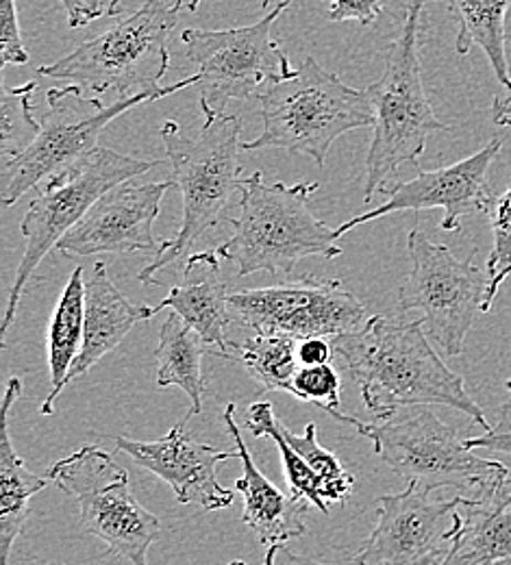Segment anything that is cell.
Wrapping results in <instances>:
<instances>
[{"instance_id": "cell-8", "label": "cell", "mask_w": 511, "mask_h": 565, "mask_svg": "<svg viewBox=\"0 0 511 565\" xmlns=\"http://www.w3.org/2000/svg\"><path fill=\"white\" fill-rule=\"evenodd\" d=\"M201 76L192 74L174 85L159 87L105 105L100 98H87L83 87L71 85L64 89H49V111L42 116V131L35 141L18 157L4 161V190L2 205L11 207L26 192L66 170L96 150L100 134L123 114L138 105L177 94L190 85H199Z\"/></svg>"}, {"instance_id": "cell-30", "label": "cell", "mask_w": 511, "mask_h": 565, "mask_svg": "<svg viewBox=\"0 0 511 565\" xmlns=\"http://www.w3.org/2000/svg\"><path fill=\"white\" fill-rule=\"evenodd\" d=\"M492 224V250L488 257V296L483 302V313L494 305L501 285L511 277V181L510 188L494 199L488 210Z\"/></svg>"}, {"instance_id": "cell-13", "label": "cell", "mask_w": 511, "mask_h": 565, "mask_svg": "<svg viewBox=\"0 0 511 565\" xmlns=\"http://www.w3.org/2000/svg\"><path fill=\"white\" fill-rule=\"evenodd\" d=\"M228 311L257 335H281L294 342L338 338L364 324V302L338 279L302 275L273 287L228 294Z\"/></svg>"}, {"instance_id": "cell-1", "label": "cell", "mask_w": 511, "mask_h": 565, "mask_svg": "<svg viewBox=\"0 0 511 565\" xmlns=\"http://www.w3.org/2000/svg\"><path fill=\"white\" fill-rule=\"evenodd\" d=\"M362 392L365 409L381 420L398 409L444 405L490 430L483 409L466 392L464 379L448 370L429 342L423 320L372 316L360 329L331 338Z\"/></svg>"}, {"instance_id": "cell-37", "label": "cell", "mask_w": 511, "mask_h": 565, "mask_svg": "<svg viewBox=\"0 0 511 565\" xmlns=\"http://www.w3.org/2000/svg\"><path fill=\"white\" fill-rule=\"evenodd\" d=\"M264 565H327L311 559V557H305V555H296L288 546L284 544H277V546H268V553H266V559Z\"/></svg>"}, {"instance_id": "cell-25", "label": "cell", "mask_w": 511, "mask_h": 565, "mask_svg": "<svg viewBox=\"0 0 511 565\" xmlns=\"http://www.w3.org/2000/svg\"><path fill=\"white\" fill-rule=\"evenodd\" d=\"M85 273L74 268L66 282L57 309L49 329V365H51V392L40 409L42 416L55 414V401L68 385V374L83 349L85 335Z\"/></svg>"}, {"instance_id": "cell-41", "label": "cell", "mask_w": 511, "mask_h": 565, "mask_svg": "<svg viewBox=\"0 0 511 565\" xmlns=\"http://www.w3.org/2000/svg\"><path fill=\"white\" fill-rule=\"evenodd\" d=\"M226 565H246V564H244V562H231V564H226Z\"/></svg>"}, {"instance_id": "cell-18", "label": "cell", "mask_w": 511, "mask_h": 565, "mask_svg": "<svg viewBox=\"0 0 511 565\" xmlns=\"http://www.w3.org/2000/svg\"><path fill=\"white\" fill-rule=\"evenodd\" d=\"M224 426L239 452L242 477L235 481V488L244 495L242 520L248 529L255 531L262 544L277 546L305 535V518L309 513V504L305 498L286 495L277 486H273L262 470L255 466L248 446L242 437L239 426L235 424V405L228 403L224 407Z\"/></svg>"}, {"instance_id": "cell-3", "label": "cell", "mask_w": 511, "mask_h": 565, "mask_svg": "<svg viewBox=\"0 0 511 565\" xmlns=\"http://www.w3.org/2000/svg\"><path fill=\"white\" fill-rule=\"evenodd\" d=\"M159 136L172 163L174 188L183 196V220L179 233L172 239H163L155 262L138 273L145 285L157 282V273L177 264L203 233L226 222L222 212L244 181L239 116L226 111L205 116V125L194 138H183L181 127L168 120Z\"/></svg>"}, {"instance_id": "cell-17", "label": "cell", "mask_w": 511, "mask_h": 565, "mask_svg": "<svg viewBox=\"0 0 511 565\" xmlns=\"http://www.w3.org/2000/svg\"><path fill=\"white\" fill-rule=\"evenodd\" d=\"M190 414L174 424L170 433L157 441H138L125 435L116 437L120 452L129 455L140 468L163 479L179 500V504H199L205 511H220L233 504V492L222 488L219 466L231 459H239V452L219 450L199 441L185 430Z\"/></svg>"}, {"instance_id": "cell-15", "label": "cell", "mask_w": 511, "mask_h": 565, "mask_svg": "<svg viewBox=\"0 0 511 565\" xmlns=\"http://www.w3.org/2000/svg\"><path fill=\"white\" fill-rule=\"evenodd\" d=\"M503 148V140L494 138L479 152L444 166L438 170L418 168V177L407 183H396L387 188V201L370 212L360 213L353 220H347L336 228L338 239L349 231L362 226L365 222L379 220L383 215L398 212H423V210H444L441 228L459 231L461 220L475 213H488L494 203V194L488 183L490 168Z\"/></svg>"}, {"instance_id": "cell-35", "label": "cell", "mask_w": 511, "mask_h": 565, "mask_svg": "<svg viewBox=\"0 0 511 565\" xmlns=\"http://www.w3.org/2000/svg\"><path fill=\"white\" fill-rule=\"evenodd\" d=\"M71 29H83L103 15H109L111 0H62Z\"/></svg>"}, {"instance_id": "cell-34", "label": "cell", "mask_w": 511, "mask_h": 565, "mask_svg": "<svg viewBox=\"0 0 511 565\" xmlns=\"http://www.w3.org/2000/svg\"><path fill=\"white\" fill-rule=\"evenodd\" d=\"M270 0H262V9L266 11ZM383 11V0H333L329 9L331 22H358L370 26Z\"/></svg>"}, {"instance_id": "cell-4", "label": "cell", "mask_w": 511, "mask_h": 565, "mask_svg": "<svg viewBox=\"0 0 511 565\" xmlns=\"http://www.w3.org/2000/svg\"><path fill=\"white\" fill-rule=\"evenodd\" d=\"M425 2L409 0L398 38L385 49V71L365 94L374 109V138L365 157L364 203L387 190V181L405 163L418 166L432 134L448 131L439 122L423 83L418 33Z\"/></svg>"}, {"instance_id": "cell-23", "label": "cell", "mask_w": 511, "mask_h": 565, "mask_svg": "<svg viewBox=\"0 0 511 565\" xmlns=\"http://www.w3.org/2000/svg\"><path fill=\"white\" fill-rule=\"evenodd\" d=\"M457 22L455 51L466 57L475 46L481 49L490 68L503 87L511 89L508 62V20L511 0H441Z\"/></svg>"}, {"instance_id": "cell-20", "label": "cell", "mask_w": 511, "mask_h": 565, "mask_svg": "<svg viewBox=\"0 0 511 565\" xmlns=\"http://www.w3.org/2000/svg\"><path fill=\"white\" fill-rule=\"evenodd\" d=\"M152 316V307L131 302L107 277V264L96 262L85 279V335L68 383L87 374L103 356L118 349L138 322Z\"/></svg>"}, {"instance_id": "cell-2", "label": "cell", "mask_w": 511, "mask_h": 565, "mask_svg": "<svg viewBox=\"0 0 511 565\" xmlns=\"http://www.w3.org/2000/svg\"><path fill=\"white\" fill-rule=\"evenodd\" d=\"M316 190L318 183L311 181L266 183L264 172H253L239 188V215L226 217L233 235L214 248L216 255L237 268V277L292 275L305 257H340L344 250L336 228L309 210Z\"/></svg>"}, {"instance_id": "cell-24", "label": "cell", "mask_w": 511, "mask_h": 565, "mask_svg": "<svg viewBox=\"0 0 511 565\" xmlns=\"http://www.w3.org/2000/svg\"><path fill=\"white\" fill-rule=\"evenodd\" d=\"M207 344L203 338L177 313L172 311L159 331L157 356V387H181L190 398V416L203 412V398L207 392V381L203 374V354Z\"/></svg>"}, {"instance_id": "cell-26", "label": "cell", "mask_w": 511, "mask_h": 565, "mask_svg": "<svg viewBox=\"0 0 511 565\" xmlns=\"http://www.w3.org/2000/svg\"><path fill=\"white\" fill-rule=\"evenodd\" d=\"M228 359L239 361L262 392L292 394L296 349L292 338L253 335L246 342H228Z\"/></svg>"}, {"instance_id": "cell-28", "label": "cell", "mask_w": 511, "mask_h": 565, "mask_svg": "<svg viewBox=\"0 0 511 565\" xmlns=\"http://www.w3.org/2000/svg\"><path fill=\"white\" fill-rule=\"evenodd\" d=\"M35 81L9 89L2 83L0 89V154L4 161L22 154L42 131V122L35 120L33 92Z\"/></svg>"}, {"instance_id": "cell-40", "label": "cell", "mask_w": 511, "mask_h": 565, "mask_svg": "<svg viewBox=\"0 0 511 565\" xmlns=\"http://www.w3.org/2000/svg\"><path fill=\"white\" fill-rule=\"evenodd\" d=\"M201 2H203V0H190V2H188V9H190V11H196V9L201 7Z\"/></svg>"}, {"instance_id": "cell-19", "label": "cell", "mask_w": 511, "mask_h": 565, "mask_svg": "<svg viewBox=\"0 0 511 565\" xmlns=\"http://www.w3.org/2000/svg\"><path fill=\"white\" fill-rule=\"evenodd\" d=\"M439 565H511V470L459 507V531Z\"/></svg>"}, {"instance_id": "cell-27", "label": "cell", "mask_w": 511, "mask_h": 565, "mask_svg": "<svg viewBox=\"0 0 511 565\" xmlns=\"http://www.w3.org/2000/svg\"><path fill=\"white\" fill-rule=\"evenodd\" d=\"M284 424L277 420L275 409L270 403L266 401H257L248 407V418H246V428L255 435V437H268L277 444L281 459H284V470H286V479L290 486V494L294 498H305L309 500V504H313L318 511L329 513L327 500L322 498V483L318 479V475L305 463V459L294 450L290 441L284 435Z\"/></svg>"}, {"instance_id": "cell-11", "label": "cell", "mask_w": 511, "mask_h": 565, "mask_svg": "<svg viewBox=\"0 0 511 565\" xmlns=\"http://www.w3.org/2000/svg\"><path fill=\"white\" fill-rule=\"evenodd\" d=\"M294 0H281L251 26L203 31L188 29L181 40L199 68V94L205 116L224 114L231 100L259 98L270 85L292 78L290 57L275 40V24Z\"/></svg>"}, {"instance_id": "cell-33", "label": "cell", "mask_w": 511, "mask_h": 565, "mask_svg": "<svg viewBox=\"0 0 511 565\" xmlns=\"http://www.w3.org/2000/svg\"><path fill=\"white\" fill-rule=\"evenodd\" d=\"M508 392H510V398L505 401V405L499 412V423L494 424L490 430H486L483 435L466 439V446L470 450L511 455V379L508 381Z\"/></svg>"}, {"instance_id": "cell-5", "label": "cell", "mask_w": 511, "mask_h": 565, "mask_svg": "<svg viewBox=\"0 0 511 565\" xmlns=\"http://www.w3.org/2000/svg\"><path fill=\"white\" fill-rule=\"evenodd\" d=\"M259 103L264 131L257 140L242 141V148H281L311 157L320 168L340 136L374 127V109L365 89L347 85L313 57H305L292 78L270 85Z\"/></svg>"}, {"instance_id": "cell-21", "label": "cell", "mask_w": 511, "mask_h": 565, "mask_svg": "<svg viewBox=\"0 0 511 565\" xmlns=\"http://www.w3.org/2000/svg\"><path fill=\"white\" fill-rule=\"evenodd\" d=\"M220 259L216 250H203L185 262L183 282L170 287L168 296L155 305V313L161 309L177 311L207 347H216L219 354L228 359L226 324H228V289L220 277Z\"/></svg>"}, {"instance_id": "cell-39", "label": "cell", "mask_w": 511, "mask_h": 565, "mask_svg": "<svg viewBox=\"0 0 511 565\" xmlns=\"http://www.w3.org/2000/svg\"><path fill=\"white\" fill-rule=\"evenodd\" d=\"M168 2H179V4H183V0H168ZM120 13H123V0H111L109 18H111V15H120Z\"/></svg>"}, {"instance_id": "cell-31", "label": "cell", "mask_w": 511, "mask_h": 565, "mask_svg": "<svg viewBox=\"0 0 511 565\" xmlns=\"http://www.w3.org/2000/svg\"><path fill=\"white\" fill-rule=\"evenodd\" d=\"M340 374L331 363L302 365L294 374L292 396L302 403L318 405L322 412L336 418L340 412Z\"/></svg>"}, {"instance_id": "cell-29", "label": "cell", "mask_w": 511, "mask_h": 565, "mask_svg": "<svg viewBox=\"0 0 511 565\" xmlns=\"http://www.w3.org/2000/svg\"><path fill=\"white\" fill-rule=\"evenodd\" d=\"M286 439L290 441L294 450L305 459V463L318 475L322 483V498L327 502H347L353 494V477L344 470L342 461L327 448L318 444V426L309 423L305 426L302 435H296L288 426H281Z\"/></svg>"}, {"instance_id": "cell-6", "label": "cell", "mask_w": 511, "mask_h": 565, "mask_svg": "<svg viewBox=\"0 0 511 565\" xmlns=\"http://www.w3.org/2000/svg\"><path fill=\"white\" fill-rule=\"evenodd\" d=\"M159 161H147L131 154H123L114 148H96L71 168L46 179L40 194L31 201L29 212L20 224V233L26 239L24 255L18 264L13 287L9 291L4 318L0 324V338L9 333L15 320L22 291L44 257L57 248L64 235L87 215V212L114 188L147 174Z\"/></svg>"}, {"instance_id": "cell-7", "label": "cell", "mask_w": 511, "mask_h": 565, "mask_svg": "<svg viewBox=\"0 0 511 565\" xmlns=\"http://www.w3.org/2000/svg\"><path fill=\"white\" fill-rule=\"evenodd\" d=\"M181 7L168 0H147L103 35L83 42L71 55L38 72L96 94L116 92L120 98L157 92L170 68L168 40Z\"/></svg>"}, {"instance_id": "cell-10", "label": "cell", "mask_w": 511, "mask_h": 565, "mask_svg": "<svg viewBox=\"0 0 511 565\" xmlns=\"http://www.w3.org/2000/svg\"><path fill=\"white\" fill-rule=\"evenodd\" d=\"M336 420L351 424L362 437L370 439L374 452L398 477L427 490H472L497 483L510 468L501 461L475 455L461 441L457 430L441 423L429 409H418L403 420L362 423L355 416L336 414Z\"/></svg>"}, {"instance_id": "cell-38", "label": "cell", "mask_w": 511, "mask_h": 565, "mask_svg": "<svg viewBox=\"0 0 511 565\" xmlns=\"http://www.w3.org/2000/svg\"><path fill=\"white\" fill-rule=\"evenodd\" d=\"M492 122L511 129V89L505 96H497L492 103Z\"/></svg>"}, {"instance_id": "cell-16", "label": "cell", "mask_w": 511, "mask_h": 565, "mask_svg": "<svg viewBox=\"0 0 511 565\" xmlns=\"http://www.w3.org/2000/svg\"><path fill=\"white\" fill-rule=\"evenodd\" d=\"M174 181L123 183L107 192L87 215L62 237L57 250L68 257H89L100 253H152L159 255L163 239L157 242L152 224L161 212V201Z\"/></svg>"}, {"instance_id": "cell-14", "label": "cell", "mask_w": 511, "mask_h": 565, "mask_svg": "<svg viewBox=\"0 0 511 565\" xmlns=\"http://www.w3.org/2000/svg\"><path fill=\"white\" fill-rule=\"evenodd\" d=\"M464 495L434 500L409 483L401 494L376 500V526L355 555V565H439L459 531Z\"/></svg>"}, {"instance_id": "cell-9", "label": "cell", "mask_w": 511, "mask_h": 565, "mask_svg": "<svg viewBox=\"0 0 511 565\" xmlns=\"http://www.w3.org/2000/svg\"><path fill=\"white\" fill-rule=\"evenodd\" d=\"M46 479L71 495L81 511V526L107 546L109 557L148 565V548L161 522L131 492L129 475L98 446H81L46 470Z\"/></svg>"}, {"instance_id": "cell-32", "label": "cell", "mask_w": 511, "mask_h": 565, "mask_svg": "<svg viewBox=\"0 0 511 565\" xmlns=\"http://www.w3.org/2000/svg\"><path fill=\"white\" fill-rule=\"evenodd\" d=\"M0 55H2V66L7 64L24 66L29 62V53L24 49L20 22H18L15 0H0Z\"/></svg>"}, {"instance_id": "cell-12", "label": "cell", "mask_w": 511, "mask_h": 565, "mask_svg": "<svg viewBox=\"0 0 511 565\" xmlns=\"http://www.w3.org/2000/svg\"><path fill=\"white\" fill-rule=\"evenodd\" d=\"M412 273L401 287L403 313L420 311L427 335L448 356L464 353L475 316L483 313L488 273L475 266V255L459 262L444 244L414 228L407 237Z\"/></svg>"}, {"instance_id": "cell-22", "label": "cell", "mask_w": 511, "mask_h": 565, "mask_svg": "<svg viewBox=\"0 0 511 565\" xmlns=\"http://www.w3.org/2000/svg\"><path fill=\"white\" fill-rule=\"evenodd\" d=\"M22 394V381L9 379L0 407V559L9 565L11 546L22 533L31 511V498L49 488V479L33 475L11 446L9 416Z\"/></svg>"}, {"instance_id": "cell-36", "label": "cell", "mask_w": 511, "mask_h": 565, "mask_svg": "<svg viewBox=\"0 0 511 565\" xmlns=\"http://www.w3.org/2000/svg\"><path fill=\"white\" fill-rule=\"evenodd\" d=\"M336 353L331 342H327V338H311L305 340L298 347V363L302 365H322V363H331V354Z\"/></svg>"}]
</instances>
